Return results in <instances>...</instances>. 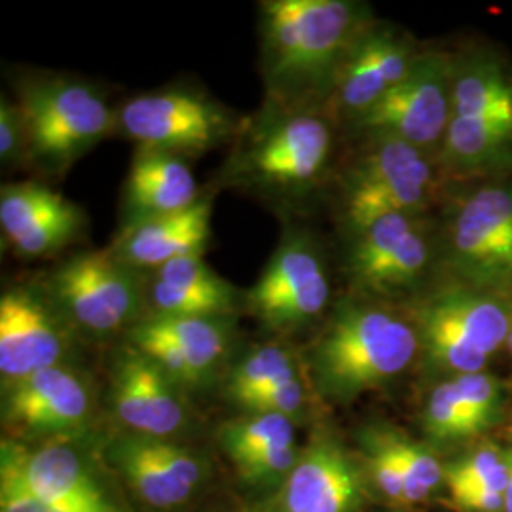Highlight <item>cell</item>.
Returning <instances> with one entry per match:
<instances>
[{"label":"cell","mask_w":512,"mask_h":512,"mask_svg":"<svg viewBox=\"0 0 512 512\" xmlns=\"http://www.w3.org/2000/svg\"><path fill=\"white\" fill-rule=\"evenodd\" d=\"M332 298L329 264L317 239L300 228L287 230L253 289L245 308L262 327L287 332L311 325Z\"/></svg>","instance_id":"11"},{"label":"cell","mask_w":512,"mask_h":512,"mask_svg":"<svg viewBox=\"0 0 512 512\" xmlns=\"http://www.w3.org/2000/svg\"><path fill=\"white\" fill-rule=\"evenodd\" d=\"M92 412L90 387L61 365L4 385L2 421L19 437H69Z\"/></svg>","instance_id":"16"},{"label":"cell","mask_w":512,"mask_h":512,"mask_svg":"<svg viewBox=\"0 0 512 512\" xmlns=\"http://www.w3.org/2000/svg\"><path fill=\"white\" fill-rule=\"evenodd\" d=\"M505 512H512V478L507 492H505Z\"/></svg>","instance_id":"38"},{"label":"cell","mask_w":512,"mask_h":512,"mask_svg":"<svg viewBox=\"0 0 512 512\" xmlns=\"http://www.w3.org/2000/svg\"><path fill=\"white\" fill-rule=\"evenodd\" d=\"M440 171L507 175L512 167V128L488 118L452 116L437 154Z\"/></svg>","instance_id":"23"},{"label":"cell","mask_w":512,"mask_h":512,"mask_svg":"<svg viewBox=\"0 0 512 512\" xmlns=\"http://www.w3.org/2000/svg\"><path fill=\"white\" fill-rule=\"evenodd\" d=\"M452 116L488 118L512 128V76L492 52L454 59Z\"/></svg>","instance_id":"24"},{"label":"cell","mask_w":512,"mask_h":512,"mask_svg":"<svg viewBox=\"0 0 512 512\" xmlns=\"http://www.w3.org/2000/svg\"><path fill=\"white\" fill-rule=\"evenodd\" d=\"M340 186L349 236L391 215H427L440 190L435 156L401 141H368Z\"/></svg>","instance_id":"8"},{"label":"cell","mask_w":512,"mask_h":512,"mask_svg":"<svg viewBox=\"0 0 512 512\" xmlns=\"http://www.w3.org/2000/svg\"><path fill=\"white\" fill-rule=\"evenodd\" d=\"M0 476L61 507L82 512H118L88 465L69 444L52 442L27 452L12 440L2 442Z\"/></svg>","instance_id":"18"},{"label":"cell","mask_w":512,"mask_h":512,"mask_svg":"<svg viewBox=\"0 0 512 512\" xmlns=\"http://www.w3.org/2000/svg\"><path fill=\"white\" fill-rule=\"evenodd\" d=\"M385 431L403 471L406 505L423 503L444 482V467L420 442L408 439L404 433L387 425Z\"/></svg>","instance_id":"30"},{"label":"cell","mask_w":512,"mask_h":512,"mask_svg":"<svg viewBox=\"0 0 512 512\" xmlns=\"http://www.w3.org/2000/svg\"><path fill=\"white\" fill-rule=\"evenodd\" d=\"M110 458L133 492L156 509L181 505L202 480L200 461L165 439L129 435L112 444Z\"/></svg>","instance_id":"20"},{"label":"cell","mask_w":512,"mask_h":512,"mask_svg":"<svg viewBox=\"0 0 512 512\" xmlns=\"http://www.w3.org/2000/svg\"><path fill=\"white\" fill-rule=\"evenodd\" d=\"M211 213L213 200L203 194L181 213L126 224L110 251L139 272H154L183 256L203 255L211 239Z\"/></svg>","instance_id":"21"},{"label":"cell","mask_w":512,"mask_h":512,"mask_svg":"<svg viewBox=\"0 0 512 512\" xmlns=\"http://www.w3.org/2000/svg\"><path fill=\"white\" fill-rule=\"evenodd\" d=\"M0 162L8 167L27 164V131L18 101L0 99Z\"/></svg>","instance_id":"35"},{"label":"cell","mask_w":512,"mask_h":512,"mask_svg":"<svg viewBox=\"0 0 512 512\" xmlns=\"http://www.w3.org/2000/svg\"><path fill=\"white\" fill-rule=\"evenodd\" d=\"M300 366L293 351L285 346H260L249 351L238 365L230 370L226 395L239 408L253 397L277 384L279 380L298 372Z\"/></svg>","instance_id":"26"},{"label":"cell","mask_w":512,"mask_h":512,"mask_svg":"<svg viewBox=\"0 0 512 512\" xmlns=\"http://www.w3.org/2000/svg\"><path fill=\"white\" fill-rule=\"evenodd\" d=\"M202 196L186 158L139 147L129 165L124 186V226L181 213Z\"/></svg>","instance_id":"22"},{"label":"cell","mask_w":512,"mask_h":512,"mask_svg":"<svg viewBox=\"0 0 512 512\" xmlns=\"http://www.w3.org/2000/svg\"><path fill=\"white\" fill-rule=\"evenodd\" d=\"M298 448L291 442L277 444L274 448L256 454L253 458L245 459L238 463L239 475L243 476L251 484H264V482H274V480H283L285 476L291 473V469L298 459Z\"/></svg>","instance_id":"34"},{"label":"cell","mask_w":512,"mask_h":512,"mask_svg":"<svg viewBox=\"0 0 512 512\" xmlns=\"http://www.w3.org/2000/svg\"><path fill=\"white\" fill-rule=\"evenodd\" d=\"M118 131L139 147L200 156L238 135L234 114L203 93L169 88L141 93L118 109Z\"/></svg>","instance_id":"12"},{"label":"cell","mask_w":512,"mask_h":512,"mask_svg":"<svg viewBox=\"0 0 512 512\" xmlns=\"http://www.w3.org/2000/svg\"><path fill=\"white\" fill-rule=\"evenodd\" d=\"M86 215L78 203L37 181L4 184L0 226L21 258H46L80 238Z\"/></svg>","instance_id":"17"},{"label":"cell","mask_w":512,"mask_h":512,"mask_svg":"<svg viewBox=\"0 0 512 512\" xmlns=\"http://www.w3.org/2000/svg\"><path fill=\"white\" fill-rule=\"evenodd\" d=\"M511 478L509 450L490 442L452 461L444 469V482L450 492L463 488H488L505 494Z\"/></svg>","instance_id":"28"},{"label":"cell","mask_w":512,"mask_h":512,"mask_svg":"<svg viewBox=\"0 0 512 512\" xmlns=\"http://www.w3.org/2000/svg\"><path fill=\"white\" fill-rule=\"evenodd\" d=\"M40 285L74 329L93 336L129 330L145 317L147 283L110 249L67 258Z\"/></svg>","instance_id":"9"},{"label":"cell","mask_w":512,"mask_h":512,"mask_svg":"<svg viewBox=\"0 0 512 512\" xmlns=\"http://www.w3.org/2000/svg\"><path fill=\"white\" fill-rule=\"evenodd\" d=\"M112 406L120 423L143 437L167 439L186 421L183 387L131 344L114 365Z\"/></svg>","instance_id":"19"},{"label":"cell","mask_w":512,"mask_h":512,"mask_svg":"<svg viewBox=\"0 0 512 512\" xmlns=\"http://www.w3.org/2000/svg\"><path fill=\"white\" fill-rule=\"evenodd\" d=\"M365 499L366 471L338 440L321 431L255 512H359Z\"/></svg>","instance_id":"13"},{"label":"cell","mask_w":512,"mask_h":512,"mask_svg":"<svg viewBox=\"0 0 512 512\" xmlns=\"http://www.w3.org/2000/svg\"><path fill=\"white\" fill-rule=\"evenodd\" d=\"M73 329L40 283L4 291L0 296L2 385L63 365Z\"/></svg>","instance_id":"14"},{"label":"cell","mask_w":512,"mask_h":512,"mask_svg":"<svg viewBox=\"0 0 512 512\" xmlns=\"http://www.w3.org/2000/svg\"><path fill=\"white\" fill-rule=\"evenodd\" d=\"M0 512H82L44 501L27 492L18 482L0 476Z\"/></svg>","instance_id":"36"},{"label":"cell","mask_w":512,"mask_h":512,"mask_svg":"<svg viewBox=\"0 0 512 512\" xmlns=\"http://www.w3.org/2000/svg\"><path fill=\"white\" fill-rule=\"evenodd\" d=\"M509 461H511V473H512V450H509Z\"/></svg>","instance_id":"40"},{"label":"cell","mask_w":512,"mask_h":512,"mask_svg":"<svg viewBox=\"0 0 512 512\" xmlns=\"http://www.w3.org/2000/svg\"><path fill=\"white\" fill-rule=\"evenodd\" d=\"M222 177L228 184L277 202H298L327 179L334 158V120L321 107L268 101L247 128Z\"/></svg>","instance_id":"3"},{"label":"cell","mask_w":512,"mask_h":512,"mask_svg":"<svg viewBox=\"0 0 512 512\" xmlns=\"http://www.w3.org/2000/svg\"><path fill=\"white\" fill-rule=\"evenodd\" d=\"M507 349H509V353H511V357H512V327H511V334H509V342H507Z\"/></svg>","instance_id":"39"},{"label":"cell","mask_w":512,"mask_h":512,"mask_svg":"<svg viewBox=\"0 0 512 512\" xmlns=\"http://www.w3.org/2000/svg\"><path fill=\"white\" fill-rule=\"evenodd\" d=\"M444 279L512 298V179L497 177L459 198L440 232Z\"/></svg>","instance_id":"7"},{"label":"cell","mask_w":512,"mask_h":512,"mask_svg":"<svg viewBox=\"0 0 512 512\" xmlns=\"http://www.w3.org/2000/svg\"><path fill=\"white\" fill-rule=\"evenodd\" d=\"M454 57L423 52L410 73L349 129L368 141H401L437 158L452 120Z\"/></svg>","instance_id":"10"},{"label":"cell","mask_w":512,"mask_h":512,"mask_svg":"<svg viewBox=\"0 0 512 512\" xmlns=\"http://www.w3.org/2000/svg\"><path fill=\"white\" fill-rule=\"evenodd\" d=\"M361 442H363L366 476L374 482L380 494L387 497L389 501L406 505L403 471L387 439L385 425L366 427L361 433Z\"/></svg>","instance_id":"31"},{"label":"cell","mask_w":512,"mask_h":512,"mask_svg":"<svg viewBox=\"0 0 512 512\" xmlns=\"http://www.w3.org/2000/svg\"><path fill=\"white\" fill-rule=\"evenodd\" d=\"M18 105L27 131V164L48 175L65 173L118 131V110L97 88L67 76L21 82Z\"/></svg>","instance_id":"5"},{"label":"cell","mask_w":512,"mask_h":512,"mask_svg":"<svg viewBox=\"0 0 512 512\" xmlns=\"http://www.w3.org/2000/svg\"><path fill=\"white\" fill-rule=\"evenodd\" d=\"M423 429L435 442H463L482 435L480 423L459 403L454 385L444 378L435 385L423 408Z\"/></svg>","instance_id":"29"},{"label":"cell","mask_w":512,"mask_h":512,"mask_svg":"<svg viewBox=\"0 0 512 512\" xmlns=\"http://www.w3.org/2000/svg\"><path fill=\"white\" fill-rule=\"evenodd\" d=\"M372 21L351 0L260 2V59L268 101L325 105L349 48Z\"/></svg>","instance_id":"1"},{"label":"cell","mask_w":512,"mask_h":512,"mask_svg":"<svg viewBox=\"0 0 512 512\" xmlns=\"http://www.w3.org/2000/svg\"><path fill=\"white\" fill-rule=\"evenodd\" d=\"M420 353V338L401 306L348 294L338 300L308 353L321 397L351 403L399 378Z\"/></svg>","instance_id":"2"},{"label":"cell","mask_w":512,"mask_h":512,"mask_svg":"<svg viewBox=\"0 0 512 512\" xmlns=\"http://www.w3.org/2000/svg\"><path fill=\"white\" fill-rule=\"evenodd\" d=\"M291 440L294 421L279 414H247L241 420L230 421L220 431V442L234 465Z\"/></svg>","instance_id":"27"},{"label":"cell","mask_w":512,"mask_h":512,"mask_svg":"<svg viewBox=\"0 0 512 512\" xmlns=\"http://www.w3.org/2000/svg\"><path fill=\"white\" fill-rule=\"evenodd\" d=\"M137 325L177 349L203 385L228 351L234 317H143Z\"/></svg>","instance_id":"25"},{"label":"cell","mask_w":512,"mask_h":512,"mask_svg":"<svg viewBox=\"0 0 512 512\" xmlns=\"http://www.w3.org/2000/svg\"><path fill=\"white\" fill-rule=\"evenodd\" d=\"M418 57L414 42L403 33L370 23L349 48L323 110L334 122L351 124L391 92Z\"/></svg>","instance_id":"15"},{"label":"cell","mask_w":512,"mask_h":512,"mask_svg":"<svg viewBox=\"0 0 512 512\" xmlns=\"http://www.w3.org/2000/svg\"><path fill=\"white\" fill-rule=\"evenodd\" d=\"M439 262L440 236L427 215H391L351 236L344 272L349 294L404 306L431 287Z\"/></svg>","instance_id":"6"},{"label":"cell","mask_w":512,"mask_h":512,"mask_svg":"<svg viewBox=\"0 0 512 512\" xmlns=\"http://www.w3.org/2000/svg\"><path fill=\"white\" fill-rule=\"evenodd\" d=\"M458 395L459 403L475 418L484 431L499 423L505 412L507 389L499 378L492 376L488 370L461 374L448 378Z\"/></svg>","instance_id":"32"},{"label":"cell","mask_w":512,"mask_h":512,"mask_svg":"<svg viewBox=\"0 0 512 512\" xmlns=\"http://www.w3.org/2000/svg\"><path fill=\"white\" fill-rule=\"evenodd\" d=\"M461 511L505 512V494L488 488H463L450 492Z\"/></svg>","instance_id":"37"},{"label":"cell","mask_w":512,"mask_h":512,"mask_svg":"<svg viewBox=\"0 0 512 512\" xmlns=\"http://www.w3.org/2000/svg\"><path fill=\"white\" fill-rule=\"evenodd\" d=\"M308 406V385L302 370L279 380L260 395L253 397L241 408L247 414H279L289 420H296Z\"/></svg>","instance_id":"33"},{"label":"cell","mask_w":512,"mask_h":512,"mask_svg":"<svg viewBox=\"0 0 512 512\" xmlns=\"http://www.w3.org/2000/svg\"><path fill=\"white\" fill-rule=\"evenodd\" d=\"M401 308L416 327L425 361L446 378L484 372L495 353L507 348L512 327L509 296L442 279Z\"/></svg>","instance_id":"4"}]
</instances>
